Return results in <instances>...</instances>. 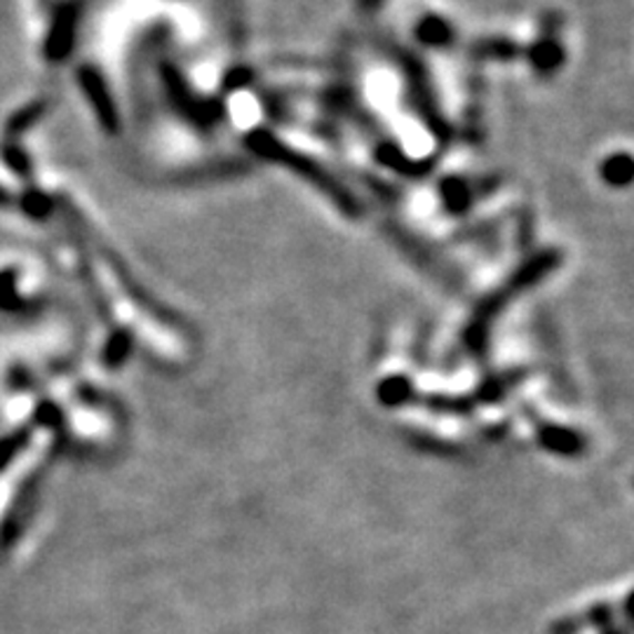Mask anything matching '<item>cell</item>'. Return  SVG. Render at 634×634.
I'll return each instance as SVG.
<instances>
[{
	"instance_id": "obj_15",
	"label": "cell",
	"mask_w": 634,
	"mask_h": 634,
	"mask_svg": "<svg viewBox=\"0 0 634 634\" xmlns=\"http://www.w3.org/2000/svg\"><path fill=\"white\" fill-rule=\"evenodd\" d=\"M362 3H365V8H374L376 3H379V0H362Z\"/></svg>"
},
{
	"instance_id": "obj_10",
	"label": "cell",
	"mask_w": 634,
	"mask_h": 634,
	"mask_svg": "<svg viewBox=\"0 0 634 634\" xmlns=\"http://www.w3.org/2000/svg\"><path fill=\"white\" fill-rule=\"evenodd\" d=\"M19 205H22L24 214L31 216V219H45V216H50L52 212V197L45 195L43 191H38V188H31L24 193L22 201H19Z\"/></svg>"
},
{
	"instance_id": "obj_2",
	"label": "cell",
	"mask_w": 634,
	"mask_h": 634,
	"mask_svg": "<svg viewBox=\"0 0 634 634\" xmlns=\"http://www.w3.org/2000/svg\"><path fill=\"white\" fill-rule=\"evenodd\" d=\"M554 264H558V254L536 256V259H533L531 264H526L518 275L512 277L510 285L505 289H501L499 294H493L489 301L482 304V308L474 313L472 323H470V327L466 331V341H468V346L474 352H480L487 346V331L491 327V320L501 313V308L505 306V301L510 299V296L518 294V292H524L533 283H539L545 273H550L554 268Z\"/></svg>"
},
{
	"instance_id": "obj_1",
	"label": "cell",
	"mask_w": 634,
	"mask_h": 634,
	"mask_svg": "<svg viewBox=\"0 0 634 634\" xmlns=\"http://www.w3.org/2000/svg\"><path fill=\"white\" fill-rule=\"evenodd\" d=\"M249 146L259 155L268 157V161H275V163H280V165L294 170L296 174L301 176V180H306L308 184L320 188L329 197V201L339 205L346 214H360V207H358V203H355V197L339 182H336L325 167L308 161L304 153L292 151L283 142H277V139H273L268 132H252L249 134Z\"/></svg>"
},
{
	"instance_id": "obj_7",
	"label": "cell",
	"mask_w": 634,
	"mask_h": 634,
	"mask_svg": "<svg viewBox=\"0 0 634 634\" xmlns=\"http://www.w3.org/2000/svg\"><path fill=\"white\" fill-rule=\"evenodd\" d=\"M376 395H379V402L384 407H402L413 400L416 392L411 388V381L405 379V376H390V379H384L379 384Z\"/></svg>"
},
{
	"instance_id": "obj_5",
	"label": "cell",
	"mask_w": 634,
	"mask_h": 634,
	"mask_svg": "<svg viewBox=\"0 0 634 634\" xmlns=\"http://www.w3.org/2000/svg\"><path fill=\"white\" fill-rule=\"evenodd\" d=\"M539 442L545 451L554 456H564V459H573L585 451V438L573 428L558 426V423H541L539 426Z\"/></svg>"
},
{
	"instance_id": "obj_13",
	"label": "cell",
	"mask_w": 634,
	"mask_h": 634,
	"mask_svg": "<svg viewBox=\"0 0 634 634\" xmlns=\"http://www.w3.org/2000/svg\"><path fill=\"white\" fill-rule=\"evenodd\" d=\"M127 350H130V334L117 331V334L113 336V341H111L109 362H111V365H117V362H121V360L125 358Z\"/></svg>"
},
{
	"instance_id": "obj_9",
	"label": "cell",
	"mask_w": 634,
	"mask_h": 634,
	"mask_svg": "<svg viewBox=\"0 0 634 634\" xmlns=\"http://www.w3.org/2000/svg\"><path fill=\"white\" fill-rule=\"evenodd\" d=\"M411 402H421L423 407H430L434 411H451V413H466L474 405V398H444V395H428V398H416Z\"/></svg>"
},
{
	"instance_id": "obj_4",
	"label": "cell",
	"mask_w": 634,
	"mask_h": 634,
	"mask_svg": "<svg viewBox=\"0 0 634 634\" xmlns=\"http://www.w3.org/2000/svg\"><path fill=\"white\" fill-rule=\"evenodd\" d=\"M78 83H81L88 102L92 104L102 127L109 132H115L117 130V111H115V104H113L111 92L104 83L102 73L92 67H83L81 71H78Z\"/></svg>"
},
{
	"instance_id": "obj_3",
	"label": "cell",
	"mask_w": 634,
	"mask_h": 634,
	"mask_svg": "<svg viewBox=\"0 0 634 634\" xmlns=\"http://www.w3.org/2000/svg\"><path fill=\"white\" fill-rule=\"evenodd\" d=\"M78 3H64L57 10L45 41V57L54 64H62L73 50V38L78 29Z\"/></svg>"
},
{
	"instance_id": "obj_12",
	"label": "cell",
	"mask_w": 634,
	"mask_h": 634,
	"mask_svg": "<svg viewBox=\"0 0 634 634\" xmlns=\"http://www.w3.org/2000/svg\"><path fill=\"white\" fill-rule=\"evenodd\" d=\"M606 180L611 184H627L630 182V174H632V163L627 155H616L611 163H606L604 167Z\"/></svg>"
},
{
	"instance_id": "obj_11",
	"label": "cell",
	"mask_w": 634,
	"mask_h": 634,
	"mask_svg": "<svg viewBox=\"0 0 634 634\" xmlns=\"http://www.w3.org/2000/svg\"><path fill=\"white\" fill-rule=\"evenodd\" d=\"M0 153H3L6 165H8L14 174L22 176V180H29L33 165H31L29 155H27L22 149H19L14 142H6L3 146H0Z\"/></svg>"
},
{
	"instance_id": "obj_8",
	"label": "cell",
	"mask_w": 634,
	"mask_h": 634,
	"mask_svg": "<svg viewBox=\"0 0 634 634\" xmlns=\"http://www.w3.org/2000/svg\"><path fill=\"white\" fill-rule=\"evenodd\" d=\"M45 109H48L45 99H35V102L27 104L24 109H19V111L10 117L8 125H6V139H8V142H14V136L27 132L31 125H35L38 121H41Z\"/></svg>"
},
{
	"instance_id": "obj_6",
	"label": "cell",
	"mask_w": 634,
	"mask_h": 634,
	"mask_svg": "<svg viewBox=\"0 0 634 634\" xmlns=\"http://www.w3.org/2000/svg\"><path fill=\"white\" fill-rule=\"evenodd\" d=\"M613 625V609L609 604H597L581 616H566L562 621H554L550 634H576L585 627H602L609 630Z\"/></svg>"
},
{
	"instance_id": "obj_14",
	"label": "cell",
	"mask_w": 634,
	"mask_h": 634,
	"mask_svg": "<svg viewBox=\"0 0 634 634\" xmlns=\"http://www.w3.org/2000/svg\"><path fill=\"white\" fill-rule=\"evenodd\" d=\"M12 203H14V201H12V195H10L3 186H0V207H10Z\"/></svg>"
},
{
	"instance_id": "obj_16",
	"label": "cell",
	"mask_w": 634,
	"mask_h": 634,
	"mask_svg": "<svg viewBox=\"0 0 634 634\" xmlns=\"http://www.w3.org/2000/svg\"><path fill=\"white\" fill-rule=\"evenodd\" d=\"M604 634H623V632H621V630H616V627H609Z\"/></svg>"
}]
</instances>
